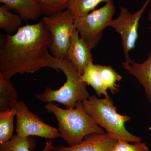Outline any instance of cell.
Listing matches in <instances>:
<instances>
[{
  "instance_id": "obj_2",
  "label": "cell",
  "mask_w": 151,
  "mask_h": 151,
  "mask_svg": "<svg viewBox=\"0 0 151 151\" xmlns=\"http://www.w3.org/2000/svg\"><path fill=\"white\" fill-rule=\"evenodd\" d=\"M47 60L49 68L57 71H61L66 76V80L59 89L53 90L46 87L43 93L36 94L35 98L43 103L56 102L66 108H75L79 102H83L90 97L86 84L81 81V75L67 59L55 58L48 52Z\"/></svg>"
},
{
  "instance_id": "obj_8",
  "label": "cell",
  "mask_w": 151,
  "mask_h": 151,
  "mask_svg": "<svg viewBox=\"0 0 151 151\" xmlns=\"http://www.w3.org/2000/svg\"><path fill=\"white\" fill-rule=\"evenodd\" d=\"M15 109L16 111L17 135L22 137L37 136L50 139L60 138L58 129L44 123L39 117L29 110L23 101H18Z\"/></svg>"
},
{
  "instance_id": "obj_23",
  "label": "cell",
  "mask_w": 151,
  "mask_h": 151,
  "mask_svg": "<svg viewBox=\"0 0 151 151\" xmlns=\"http://www.w3.org/2000/svg\"><path fill=\"white\" fill-rule=\"evenodd\" d=\"M150 29V30H151V29Z\"/></svg>"
},
{
  "instance_id": "obj_21",
  "label": "cell",
  "mask_w": 151,
  "mask_h": 151,
  "mask_svg": "<svg viewBox=\"0 0 151 151\" xmlns=\"http://www.w3.org/2000/svg\"><path fill=\"white\" fill-rule=\"evenodd\" d=\"M112 151H150L145 143L142 142L131 144L125 141L118 140Z\"/></svg>"
},
{
  "instance_id": "obj_18",
  "label": "cell",
  "mask_w": 151,
  "mask_h": 151,
  "mask_svg": "<svg viewBox=\"0 0 151 151\" xmlns=\"http://www.w3.org/2000/svg\"><path fill=\"white\" fill-rule=\"evenodd\" d=\"M21 17L11 12L5 6H0V28L8 33L17 32L22 27Z\"/></svg>"
},
{
  "instance_id": "obj_14",
  "label": "cell",
  "mask_w": 151,
  "mask_h": 151,
  "mask_svg": "<svg viewBox=\"0 0 151 151\" xmlns=\"http://www.w3.org/2000/svg\"><path fill=\"white\" fill-rule=\"evenodd\" d=\"M53 146L49 140L42 151H49ZM36 147V141L31 137H22L14 135L10 140L0 144V151H32Z\"/></svg>"
},
{
  "instance_id": "obj_11",
  "label": "cell",
  "mask_w": 151,
  "mask_h": 151,
  "mask_svg": "<svg viewBox=\"0 0 151 151\" xmlns=\"http://www.w3.org/2000/svg\"><path fill=\"white\" fill-rule=\"evenodd\" d=\"M122 67L134 76L144 87L149 102L151 103V51L147 59L139 63L132 60L122 63Z\"/></svg>"
},
{
  "instance_id": "obj_9",
  "label": "cell",
  "mask_w": 151,
  "mask_h": 151,
  "mask_svg": "<svg viewBox=\"0 0 151 151\" xmlns=\"http://www.w3.org/2000/svg\"><path fill=\"white\" fill-rule=\"evenodd\" d=\"M117 141L107 133H93L86 136L76 145H53L49 151H112Z\"/></svg>"
},
{
  "instance_id": "obj_4",
  "label": "cell",
  "mask_w": 151,
  "mask_h": 151,
  "mask_svg": "<svg viewBox=\"0 0 151 151\" xmlns=\"http://www.w3.org/2000/svg\"><path fill=\"white\" fill-rule=\"evenodd\" d=\"M83 104L85 111L93 121L105 129L112 137L129 143L142 142L140 137L132 134L127 129L125 124L131 120V117L119 114L110 96L101 99L91 95L83 101Z\"/></svg>"
},
{
  "instance_id": "obj_15",
  "label": "cell",
  "mask_w": 151,
  "mask_h": 151,
  "mask_svg": "<svg viewBox=\"0 0 151 151\" xmlns=\"http://www.w3.org/2000/svg\"><path fill=\"white\" fill-rule=\"evenodd\" d=\"M18 98L17 93L10 79L0 74V111L15 108L18 102Z\"/></svg>"
},
{
  "instance_id": "obj_13",
  "label": "cell",
  "mask_w": 151,
  "mask_h": 151,
  "mask_svg": "<svg viewBox=\"0 0 151 151\" xmlns=\"http://www.w3.org/2000/svg\"><path fill=\"white\" fill-rule=\"evenodd\" d=\"M101 68V65L90 62L81 76V81L92 86L98 97L102 95L108 97L109 96L108 89L103 82Z\"/></svg>"
},
{
  "instance_id": "obj_3",
  "label": "cell",
  "mask_w": 151,
  "mask_h": 151,
  "mask_svg": "<svg viewBox=\"0 0 151 151\" xmlns=\"http://www.w3.org/2000/svg\"><path fill=\"white\" fill-rule=\"evenodd\" d=\"M48 113L54 115L58 123V129L62 138L69 147L80 144L86 136L93 133H105L87 114L83 102H79L75 108L63 109L52 103L45 105Z\"/></svg>"
},
{
  "instance_id": "obj_17",
  "label": "cell",
  "mask_w": 151,
  "mask_h": 151,
  "mask_svg": "<svg viewBox=\"0 0 151 151\" xmlns=\"http://www.w3.org/2000/svg\"><path fill=\"white\" fill-rule=\"evenodd\" d=\"M16 114L15 108L0 111V144L10 140L13 137L14 120Z\"/></svg>"
},
{
  "instance_id": "obj_12",
  "label": "cell",
  "mask_w": 151,
  "mask_h": 151,
  "mask_svg": "<svg viewBox=\"0 0 151 151\" xmlns=\"http://www.w3.org/2000/svg\"><path fill=\"white\" fill-rule=\"evenodd\" d=\"M9 10L14 11L23 20H36L42 14L35 0H0Z\"/></svg>"
},
{
  "instance_id": "obj_1",
  "label": "cell",
  "mask_w": 151,
  "mask_h": 151,
  "mask_svg": "<svg viewBox=\"0 0 151 151\" xmlns=\"http://www.w3.org/2000/svg\"><path fill=\"white\" fill-rule=\"evenodd\" d=\"M52 43L50 32L42 20L21 27L15 34L0 36V74L10 79L14 75L32 74L49 68L47 55Z\"/></svg>"
},
{
  "instance_id": "obj_19",
  "label": "cell",
  "mask_w": 151,
  "mask_h": 151,
  "mask_svg": "<svg viewBox=\"0 0 151 151\" xmlns=\"http://www.w3.org/2000/svg\"><path fill=\"white\" fill-rule=\"evenodd\" d=\"M42 14L46 16L63 12L67 9L70 0H35Z\"/></svg>"
},
{
  "instance_id": "obj_5",
  "label": "cell",
  "mask_w": 151,
  "mask_h": 151,
  "mask_svg": "<svg viewBox=\"0 0 151 151\" xmlns=\"http://www.w3.org/2000/svg\"><path fill=\"white\" fill-rule=\"evenodd\" d=\"M76 17L69 9L43 17L42 21L51 34L52 43L49 47L52 56L59 59H66L74 29Z\"/></svg>"
},
{
  "instance_id": "obj_22",
  "label": "cell",
  "mask_w": 151,
  "mask_h": 151,
  "mask_svg": "<svg viewBox=\"0 0 151 151\" xmlns=\"http://www.w3.org/2000/svg\"><path fill=\"white\" fill-rule=\"evenodd\" d=\"M148 18L149 20L151 22V9L150 10V12H149L148 14ZM150 29H151V26L150 27Z\"/></svg>"
},
{
  "instance_id": "obj_16",
  "label": "cell",
  "mask_w": 151,
  "mask_h": 151,
  "mask_svg": "<svg viewBox=\"0 0 151 151\" xmlns=\"http://www.w3.org/2000/svg\"><path fill=\"white\" fill-rule=\"evenodd\" d=\"M102 2L114 3V0H70L67 9L71 11L76 18L90 13Z\"/></svg>"
},
{
  "instance_id": "obj_20",
  "label": "cell",
  "mask_w": 151,
  "mask_h": 151,
  "mask_svg": "<svg viewBox=\"0 0 151 151\" xmlns=\"http://www.w3.org/2000/svg\"><path fill=\"white\" fill-rule=\"evenodd\" d=\"M101 70L103 82L107 89H109L112 94L119 92L120 86L117 83L122 80V76L111 66L101 65Z\"/></svg>"
},
{
  "instance_id": "obj_7",
  "label": "cell",
  "mask_w": 151,
  "mask_h": 151,
  "mask_svg": "<svg viewBox=\"0 0 151 151\" xmlns=\"http://www.w3.org/2000/svg\"><path fill=\"white\" fill-rule=\"evenodd\" d=\"M151 1L147 0L142 7L134 14L130 13L126 8L121 7L120 15L118 17L115 19L111 20L108 23V27L114 28L122 37L125 62H131L133 60L129 54L136 46L138 38L140 19Z\"/></svg>"
},
{
  "instance_id": "obj_10",
  "label": "cell",
  "mask_w": 151,
  "mask_h": 151,
  "mask_svg": "<svg viewBox=\"0 0 151 151\" xmlns=\"http://www.w3.org/2000/svg\"><path fill=\"white\" fill-rule=\"evenodd\" d=\"M91 50L79 37L75 27L71 36L70 43L67 53L66 59L74 66L78 73L83 74L86 66L93 61Z\"/></svg>"
},
{
  "instance_id": "obj_6",
  "label": "cell",
  "mask_w": 151,
  "mask_h": 151,
  "mask_svg": "<svg viewBox=\"0 0 151 151\" xmlns=\"http://www.w3.org/2000/svg\"><path fill=\"white\" fill-rule=\"evenodd\" d=\"M116 11L114 3H107L86 16L75 19L74 27L80 38L90 49L95 48L100 42L103 31L113 19Z\"/></svg>"
}]
</instances>
